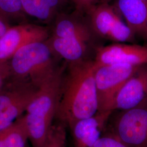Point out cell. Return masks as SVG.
I'll return each mask as SVG.
<instances>
[{"label": "cell", "instance_id": "ffe728a7", "mask_svg": "<svg viewBox=\"0 0 147 147\" xmlns=\"http://www.w3.org/2000/svg\"><path fill=\"white\" fill-rule=\"evenodd\" d=\"M11 76V71L8 64L0 69V89Z\"/></svg>", "mask_w": 147, "mask_h": 147}, {"label": "cell", "instance_id": "7a4b0ae2", "mask_svg": "<svg viewBox=\"0 0 147 147\" xmlns=\"http://www.w3.org/2000/svg\"><path fill=\"white\" fill-rule=\"evenodd\" d=\"M66 65L59 67L38 84L24 115L33 147H44L56 117Z\"/></svg>", "mask_w": 147, "mask_h": 147}, {"label": "cell", "instance_id": "30bf717a", "mask_svg": "<svg viewBox=\"0 0 147 147\" xmlns=\"http://www.w3.org/2000/svg\"><path fill=\"white\" fill-rule=\"evenodd\" d=\"M50 36L71 42H83L94 46L95 35L85 14L75 11L71 14L58 13L53 20Z\"/></svg>", "mask_w": 147, "mask_h": 147}, {"label": "cell", "instance_id": "ac0fdd59", "mask_svg": "<svg viewBox=\"0 0 147 147\" xmlns=\"http://www.w3.org/2000/svg\"><path fill=\"white\" fill-rule=\"evenodd\" d=\"M111 0H71L75 11L85 14L92 7L104 3H110Z\"/></svg>", "mask_w": 147, "mask_h": 147}, {"label": "cell", "instance_id": "8992f818", "mask_svg": "<svg viewBox=\"0 0 147 147\" xmlns=\"http://www.w3.org/2000/svg\"><path fill=\"white\" fill-rule=\"evenodd\" d=\"M139 65L109 64L94 66V78L100 112H113L116 95Z\"/></svg>", "mask_w": 147, "mask_h": 147}, {"label": "cell", "instance_id": "7402d4cb", "mask_svg": "<svg viewBox=\"0 0 147 147\" xmlns=\"http://www.w3.org/2000/svg\"><path fill=\"white\" fill-rule=\"evenodd\" d=\"M7 64H8V62L5 63H0V69L5 67Z\"/></svg>", "mask_w": 147, "mask_h": 147}, {"label": "cell", "instance_id": "277c9868", "mask_svg": "<svg viewBox=\"0 0 147 147\" xmlns=\"http://www.w3.org/2000/svg\"><path fill=\"white\" fill-rule=\"evenodd\" d=\"M38 85L11 76L0 89V131L11 126L26 112Z\"/></svg>", "mask_w": 147, "mask_h": 147}, {"label": "cell", "instance_id": "7c38bea8", "mask_svg": "<svg viewBox=\"0 0 147 147\" xmlns=\"http://www.w3.org/2000/svg\"><path fill=\"white\" fill-rule=\"evenodd\" d=\"M112 112H100L75 122L70 126L74 147H94L101 137Z\"/></svg>", "mask_w": 147, "mask_h": 147}, {"label": "cell", "instance_id": "3957f363", "mask_svg": "<svg viewBox=\"0 0 147 147\" xmlns=\"http://www.w3.org/2000/svg\"><path fill=\"white\" fill-rule=\"evenodd\" d=\"M56 57L47 40L28 44L8 62L11 76L28 80L38 85L58 68Z\"/></svg>", "mask_w": 147, "mask_h": 147}, {"label": "cell", "instance_id": "603a6c76", "mask_svg": "<svg viewBox=\"0 0 147 147\" xmlns=\"http://www.w3.org/2000/svg\"><path fill=\"white\" fill-rule=\"evenodd\" d=\"M60 1H61V2H62V4H64L67 1V0H60Z\"/></svg>", "mask_w": 147, "mask_h": 147}, {"label": "cell", "instance_id": "ba28073f", "mask_svg": "<svg viewBox=\"0 0 147 147\" xmlns=\"http://www.w3.org/2000/svg\"><path fill=\"white\" fill-rule=\"evenodd\" d=\"M50 33L47 27L21 23L10 26L0 37V63H7L21 47L36 42L46 41Z\"/></svg>", "mask_w": 147, "mask_h": 147}, {"label": "cell", "instance_id": "8fae6325", "mask_svg": "<svg viewBox=\"0 0 147 147\" xmlns=\"http://www.w3.org/2000/svg\"><path fill=\"white\" fill-rule=\"evenodd\" d=\"M147 102V64H143L119 89L112 109L127 110Z\"/></svg>", "mask_w": 147, "mask_h": 147}, {"label": "cell", "instance_id": "2e32d148", "mask_svg": "<svg viewBox=\"0 0 147 147\" xmlns=\"http://www.w3.org/2000/svg\"><path fill=\"white\" fill-rule=\"evenodd\" d=\"M25 16L20 0H0V16L5 21H20Z\"/></svg>", "mask_w": 147, "mask_h": 147}, {"label": "cell", "instance_id": "5b68a950", "mask_svg": "<svg viewBox=\"0 0 147 147\" xmlns=\"http://www.w3.org/2000/svg\"><path fill=\"white\" fill-rule=\"evenodd\" d=\"M86 16L96 37L115 43H133L136 37L114 5L104 3L92 7Z\"/></svg>", "mask_w": 147, "mask_h": 147}, {"label": "cell", "instance_id": "d6986e66", "mask_svg": "<svg viewBox=\"0 0 147 147\" xmlns=\"http://www.w3.org/2000/svg\"><path fill=\"white\" fill-rule=\"evenodd\" d=\"M94 147H129L113 134L101 136Z\"/></svg>", "mask_w": 147, "mask_h": 147}, {"label": "cell", "instance_id": "9a60e30c", "mask_svg": "<svg viewBox=\"0 0 147 147\" xmlns=\"http://www.w3.org/2000/svg\"><path fill=\"white\" fill-rule=\"evenodd\" d=\"M20 1L22 9L26 15L43 22H52L57 14L43 0H20Z\"/></svg>", "mask_w": 147, "mask_h": 147}, {"label": "cell", "instance_id": "6da1fadb", "mask_svg": "<svg viewBox=\"0 0 147 147\" xmlns=\"http://www.w3.org/2000/svg\"><path fill=\"white\" fill-rule=\"evenodd\" d=\"M93 59L67 63L56 117L70 126L99 109Z\"/></svg>", "mask_w": 147, "mask_h": 147}, {"label": "cell", "instance_id": "4fadbf2b", "mask_svg": "<svg viewBox=\"0 0 147 147\" xmlns=\"http://www.w3.org/2000/svg\"><path fill=\"white\" fill-rule=\"evenodd\" d=\"M114 5L136 38L147 42V0H115Z\"/></svg>", "mask_w": 147, "mask_h": 147}, {"label": "cell", "instance_id": "52a82bcc", "mask_svg": "<svg viewBox=\"0 0 147 147\" xmlns=\"http://www.w3.org/2000/svg\"><path fill=\"white\" fill-rule=\"evenodd\" d=\"M118 117L113 134L129 147H147V102Z\"/></svg>", "mask_w": 147, "mask_h": 147}, {"label": "cell", "instance_id": "9c48e42d", "mask_svg": "<svg viewBox=\"0 0 147 147\" xmlns=\"http://www.w3.org/2000/svg\"><path fill=\"white\" fill-rule=\"evenodd\" d=\"M93 61L95 67L109 64L134 66L147 64V47L120 42L97 47Z\"/></svg>", "mask_w": 147, "mask_h": 147}, {"label": "cell", "instance_id": "5bb4252c", "mask_svg": "<svg viewBox=\"0 0 147 147\" xmlns=\"http://www.w3.org/2000/svg\"><path fill=\"white\" fill-rule=\"evenodd\" d=\"M29 135L24 116L0 131V147H27Z\"/></svg>", "mask_w": 147, "mask_h": 147}, {"label": "cell", "instance_id": "44dd1931", "mask_svg": "<svg viewBox=\"0 0 147 147\" xmlns=\"http://www.w3.org/2000/svg\"><path fill=\"white\" fill-rule=\"evenodd\" d=\"M8 24L7 21L0 16V37L4 34L8 28L10 27Z\"/></svg>", "mask_w": 147, "mask_h": 147}, {"label": "cell", "instance_id": "e0dca14e", "mask_svg": "<svg viewBox=\"0 0 147 147\" xmlns=\"http://www.w3.org/2000/svg\"><path fill=\"white\" fill-rule=\"evenodd\" d=\"M65 124L58 121L53 125L44 147H65L66 131Z\"/></svg>", "mask_w": 147, "mask_h": 147}]
</instances>
